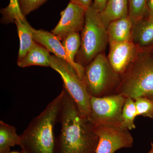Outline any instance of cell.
Returning a JSON list of instances; mask_svg holds the SVG:
<instances>
[{"label":"cell","instance_id":"1","mask_svg":"<svg viewBox=\"0 0 153 153\" xmlns=\"http://www.w3.org/2000/svg\"><path fill=\"white\" fill-rule=\"evenodd\" d=\"M64 95L59 116L60 134L54 153H96L99 138L94 124L78 109L63 86Z\"/></svg>","mask_w":153,"mask_h":153},{"label":"cell","instance_id":"2","mask_svg":"<svg viewBox=\"0 0 153 153\" xmlns=\"http://www.w3.org/2000/svg\"><path fill=\"white\" fill-rule=\"evenodd\" d=\"M64 90L33 118L21 135L22 153H54L55 139L54 128L59 122Z\"/></svg>","mask_w":153,"mask_h":153},{"label":"cell","instance_id":"3","mask_svg":"<svg viewBox=\"0 0 153 153\" xmlns=\"http://www.w3.org/2000/svg\"><path fill=\"white\" fill-rule=\"evenodd\" d=\"M120 76L116 94L133 100L143 97L153 100V59L150 52L140 51Z\"/></svg>","mask_w":153,"mask_h":153},{"label":"cell","instance_id":"4","mask_svg":"<svg viewBox=\"0 0 153 153\" xmlns=\"http://www.w3.org/2000/svg\"><path fill=\"white\" fill-rule=\"evenodd\" d=\"M80 38L81 46L75 61L85 67L99 54L104 52L108 44L107 28L102 21L100 12L93 2L86 10Z\"/></svg>","mask_w":153,"mask_h":153},{"label":"cell","instance_id":"5","mask_svg":"<svg viewBox=\"0 0 153 153\" xmlns=\"http://www.w3.org/2000/svg\"><path fill=\"white\" fill-rule=\"evenodd\" d=\"M121 76L112 68L103 52L84 67L82 81L91 96L103 97L116 94Z\"/></svg>","mask_w":153,"mask_h":153},{"label":"cell","instance_id":"6","mask_svg":"<svg viewBox=\"0 0 153 153\" xmlns=\"http://www.w3.org/2000/svg\"><path fill=\"white\" fill-rule=\"evenodd\" d=\"M49 62L50 67L60 74L63 81V87L75 102L80 112L88 117L91 95L82 79L66 61L51 55Z\"/></svg>","mask_w":153,"mask_h":153},{"label":"cell","instance_id":"7","mask_svg":"<svg viewBox=\"0 0 153 153\" xmlns=\"http://www.w3.org/2000/svg\"><path fill=\"white\" fill-rule=\"evenodd\" d=\"M126 98L120 94L103 97L91 96L88 118L96 125L122 126V113Z\"/></svg>","mask_w":153,"mask_h":153},{"label":"cell","instance_id":"8","mask_svg":"<svg viewBox=\"0 0 153 153\" xmlns=\"http://www.w3.org/2000/svg\"><path fill=\"white\" fill-rule=\"evenodd\" d=\"M94 125L99 138L96 153H114L120 149L133 146V138L127 129L122 126Z\"/></svg>","mask_w":153,"mask_h":153},{"label":"cell","instance_id":"9","mask_svg":"<svg viewBox=\"0 0 153 153\" xmlns=\"http://www.w3.org/2000/svg\"><path fill=\"white\" fill-rule=\"evenodd\" d=\"M86 9L69 2L60 13V19L51 33L60 41L71 33L81 32L85 23Z\"/></svg>","mask_w":153,"mask_h":153},{"label":"cell","instance_id":"10","mask_svg":"<svg viewBox=\"0 0 153 153\" xmlns=\"http://www.w3.org/2000/svg\"><path fill=\"white\" fill-rule=\"evenodd\" d=\"M109 45L108 60L114 71L120 75L125 72L141 51L132 41Z\"/></svg>","mask_w":153,"mask_h":153},{"label":"cell","instance_id":"11","mask_svg":"<svg viewBox=\"0 0 153 153\" xmlns=\"http://www.w3.org/2000/svg\"><path fill=\"white\" fill-rule=\"evenodd\" d=\"M31 30L34 40L37 43L45 47L54 55L66 61L75 70L78 76L82 80L84 67L78 63H74L71 61L65 51L60 40L57 36L48 31L43 30H36L31 27Z\"/></svg>","mask_w":153,"mask_h":153},{"label":"cell","instance_id":"12","mask_svg":"<svg viewBox=\"0 0 153 153\" xmlns=\"http://www.w3.org/2000/svg\"><path fill=\"white\" fill-rule=\"evenodd\" d=\"M131 41L140 51L151 52L153 48V17L133 24Z\"/></svg>","mask_w":153,"mask_h":153},{"label":"cell","instance_id":"13","mask_svg":"<svg viewBox=\"0 0 153 153\" xmlns=\"http://www.w3.org/2000/svg\"><path fill=\"white\" fill-rule=\"evenodd\" d=\"M133 23L128 16L117 19L107 27L109 45L114 43L131 41Z\"/></svg>","mask_w":153,"mask_h":153},{"label":"cell","instance_id":"14","mask_svg":"<svg viewBox=\"0 0 153 153\" xmlns=\"http://www.w3.org/2000/svg\"><path fill=\"white\" fill-rule=\"evenodd\" d=\"M105 26L112 21L128 16V0H108L103 10L100 13Z\"/></svg>","mask_w":153,"mask_h":153},{"label":"cell","instance_id":"15","mask_svg":"<svg viewBox=\"0 0 153 153\" xmlns=\"http://www.w3.org/2000/svg\"><path fill=\"white\" fill-rule=\"evenodd\" d=\"M49 51L38 44L28 52L25 57L18 60L17 65L20 67L37 66L50 67Z\"/></svg>","mask_w":153,"mask_h":153},{"label":"cell","instance_id":"16","mask_svg":"<svg viewBox=\"0 0 153 153\" xmlns=\"http://www.w3.org/2000/svg\"><path fill=\"white\" fill-rule=\"evenodd\" d=\"M20 40V47L18 60L25 57L37 43L34 40L30 24L27 19L15 21Z\"/></svg>","mask_w":153,"mask_h":153},{"label":"cell","instance_id":"17","mask_svg":"<svg viewBox=\"0 0 153 153\" xmlns=\"http://www.w3.org/2000/svg\"><path fill=\"white\" fill-rule=\"evenodd\" d=\"M21 137L16 128L0 121V153H10V148L20 146Z\"/></svg>","mask_w":153,"mask_h":153},{"label":"cell","instance_id":"18","mask_svg":"<svg viewBox=\"0 0 153 153\" xmlns=\"http://www.w3.org/2000/svg\"><path fill=\"white\" fill-rule=\"evenodd\" d=\"M149 0H128V17L133 24L148 16Z\"/></svg>","mask_w":153,"mask_h":153},{"label":"cell","instance_id":"19","mask_svg":"<svg viewBox=\"0 0 153 153\" xmlns=\"http://www.w3.org/2000/svg\"><path fill=\"white\" fill-rule=\"evenodd\" d=\"M137 116L134 100L126 98L122 113V126L131 130L136 128L135 119Z\"/></svg>","mask_w":153,"mask_h":153},{"label":"cell","instance_id":"20","mask_svg":"<svg viewBox=\"0 0 153 153\" xmlns=\"http://www.w3.org/2000/svg\"><path fill=\"white\" fill-rule=\"evenodd\" d=\"M1 14L2 15L1 22L4 24L15 23L16 20L26 19L20 10L18 0H10L8 5L1 9Z\"/></svg>","mask_w":153,"mask_h":153},{"label":"cell","instance_id":"21","mask_svg":"<svg viewBox=\"0 0 153 153\" xmlns=\"http://www.w3.org/2000/svg\"><path fill=\"white\" fill-rule=\"evenodd\" d=\"M62 44L70 60L73 63H76L75 57L81 46L79 33H71L66 36L63 40Z\"/></svg>","mask_w":153,"mask_h":153},{"label":"cell","instance_id":"22","mask_svg":"<svg viewBox=\"0 0 153 153\" xmlns=\"http://www.w3.org/2000/svg\"><path fill=\"white\" fill-rule=\"evenodd\" d=\"M134 100L137 116L153 118V100L143 97L136 98Z\"/></svg>","mask_w":153,"mask_h":153},{"label":"cell","instance_id":"23","mask_svg":"<svg viewBox=\"0 0 153 153\" xmlns=\"http://www.w3.org/2000/svg\"><path fill=\"white\" fill-rule=\"evenodd\" d=\"M48 0H18L22 14L26 17L31 12L37 10Z\"/></svg>","mask_w":153,"mask_h":153},{"label":"cell","instance_id":"24","mask_svg":"<svg viewBox=\"0 0 153 153\" xmlns=\"http://www.w3.org/2000/svg\"><path fill=\"white\" fill-rule=\"evenodd\" d=\"M70 1L86 10L91 5L92 3V0H70Z\"/></svg>","mask_w":153,"mask_h":153},{"label":"cell","instance_id":"25","mask_svg":"<svg viewBox=\"0 0 153 153\" xmlns=\"http://www.w3.org/2000/svg\"><path fill=\"white\" fill-rule=\"evenodd\" d=\"M108 0H94V5L100 13L103 10Z\"/></svg>","mask_w":153,"mask_h":153},{"label":"cell","instance_id":"26","mask_svg":"<svg viewBox=\"0 0 153 153\" xmlns=\"http://www.w3.org/2000/svg\"><path fill=\"white\" fill-rule=\"evenodd\" d=\"M148 17H153V0H149L148 4Z\"/></svg>","mask_w":153,"mask_h":153},{"label":"cell","instance_id":"27","mask_svg":"<svg viewBox=\"0 0 153 153\" xmlns=\"http://www.w3.org/2000/svg\"><path fill=\"white\" fill-rule=\"evenodd\" d=\"M147 153H153V143H151V147L150 150Z\"/></svg>","mask_w":153,"mask_h":153},{"label":"cell","instance_id":"28","mask_svg":"<svg viewBox=\"0 0 153 153\" xmlns=\"http://www.w3.org/2000/svg\"><path fill=\"white\" fill-rule=\"evenodd\" d=\"M150 54L151 56H152V58H153V48L152 49L150 52Z\"/></svg>","mask_w":153,"mask_h":153},{"label":"cell","instance_id":"29","mask_svg":"<svg viewBox=\"0 0 153 153\" xmlns=\"http://www.w3.org/2000/svg\"><path fill=\"white\" fill-rule=\"evenodd\" d=\"M9 153H22V152H10Z\"/></svg>","mask_w":153,"mask_h":153}]
</instances>
